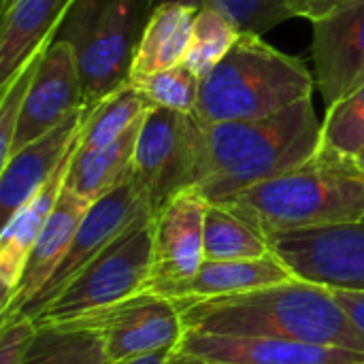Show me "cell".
Instances as JSON below:
<instances>
[{"label":"cell","instance_id":"cell-35","mask_svg":"<svg viewBox=\"0 0 364 364\" xmlns=\"http://www.w3.org/2000/svg\"><path fill=\"white\" fill-rule=\"evenodd\" d=\"M171 364H209V363H200V360H194V358H188V356H183V354L175 352L173 363Z\"/></svg>","mask_w":364,"mask_h":364},{"label":"cell","instance_id":"cell-17","mask_svg":"<svg viewBox=\"0 0 364 364\" xmlns=\"http://www.w3.org/2000/svg\"><path fill=\"white\" fill-rule=\"evenodd\" d=\"M75 0H4L0 23V87L51 45Z\"/></svg>","mask_w":364,"mask_h":364},{"label":"cell","instance_id":"cell-4","mask_svg":"<svg viewBox=\"0 0 364 364\" xmlns=\"http://www.w3.org/2000/svg\"><path fill=\"white\" fill-rule=\"evenodd\" d=\"M316 77L303 60L241 32L224 60L200 79L194 117L203 126L260 119L311 98Z\"/></svg>","mask_w":364,"mask_h":364},{"label":"cell","instance_id":"cell-5","mask_svg":"<svg viewBox=\"0 0 364 364\" xmlns=\"http://www.w3.org/2000/svg\"><path fill=\"white\" fill-rule=\"evenodd\" d=\"M151 11V0L73 2L58 32L77 53L85 109L130 83L134 51Z\"/></svg>","mask_w":364,"mask_h":364},{"label":"cell","instance_id":"cell-18","mask_svg":"<svg viewBox=\"0 0 364 364\" xmlns=\"http://www.w3.org/2000/svg\"><path fill=\"white\" fill-rule=\"evenodd\" d=\"M79 141V139H77ZM77 145V143H75ZM75 149V147H73ZM70 154L66 156V160L55 168V173L45 181V186L2 226V237H0V286H2V307L9 303L21 271L26 267V260L43 230V226L47 224L62 190H64V181L68 175V166H70Z\"/></svg>","mask_w":364,"mask_h":364},{"label":"cell","instance_id":"cell-25","mask_svg":"<svg viewBox=\"0 0 364 364\" xmlns=\"http://www.w3.org/2000/svg\"><path fill=\"white\" fill-rule=\"evenodd\" d=\"M239 34L241 30L215 6H200L194 19L192 38L183 66L190 68L198 79L207 77L232 49Z\"/></svg>","mask_w":364,"mask_h":364},{"label":"cell","instance_id":"cell-11","mask_svg":"<svg viewBox=\"0 0 364 364\" xmlns=\"http://www.w3.org/2000/svg\"><path fill=\"white\" fill-rule=\"evenodd\" d=\"M209 200L188 188L154 215V252L147 290L179 301L205 262V215Z\"/></svg>","mask_w":364,"mask_h":364},{"label":"cell","instance_id":"cell-1","mask_svg":"<svg viewBox=\"0 0 364 364\" xmlns=\"http://www.w3.org/2000/svg\"><path fill=\"white\" fill-rule=\"evenodd\" d=\"M175 303L186 331L275 337L364 352V333L350 320L333 290L299 277L252 292Z\"/></svg>","mask_w":364,"mask_h":364},{"label":"cell","instance_id":"cell-31","mask_svg":"<svg viewBox=\"0 0 364 364\" xmlns=\"http://www.w3.org/2000/svg\"><path fill=\"white\" fill-rule=\"evenodd\" d=\"M339 305L348 311L350 320L364 333V292L360 290H333Z\"/></svg>","mask_w":364,"mask_h":364},{"label":"cell","instance_id":"cell-22","mask_svg":"<svg viewBox=\"0 0 364 364\" xmlns=\"http://www.w3.org/2000/svg\"><path fill=\"white\" fill-rule=\"evenodd\" d=\"M36 326V337L21 364H111L96 333L75 322Z\"/></svg>","mask_w":364,"mask_h":364},{"label":"cell","instance_id":"cell-13","mask_svg":"<svg viewBox=\"0 0 364 364\" xmlns=\"http://www.w3.org/2000/svg\"><path fill=\"white\" fill-rule=\"evenodd\" d=\"M83 107L85 98L77 53L68 41L55 38L47 47L28 90L11 154L41 139Z\"/></svg>","mask_w":364,"mask_h":364},{"label":"cell","instance_id":"cell-20","mask_svg":"<svg viewBox=\"0 0 364 364\" xmlns=\"http://www.w3.org/2000/svg\"><path fill=\"white\" fill-rule=\"evenodd\" d=\"M143 117L128 132H124L117 141L105 147L83 149L79 147V141H77L73 156H70V166H68L64 186L77 196L94 203L100 196L115 190L122 181H126L132 175L134 149H136V139H139Z\"/></svg>","mask_w":364,"mask_h":364},{"label":"cell","instance_id":"cell-10","mask_svg":"<svg viewBox=\"0 0 364 364\" xmlns=\"http://www.w3.org/2000/svg\"><path fill=\"white\" fill-rule=\"evenodd\" d=\"M151 213L147 207V198L134 177V173L122 181L115 190L94 200L83 215L75 239L58 264V269L51 273L47 284L41 288V292L17 314L36 320L41 311L105 250L109 247L119 235H124L141 215Z\"/></svg>","mask_w":364,"mask_h":364},{"label":"cell","instance_id":"cell-12","mask_svg":"<svg viewBox=\"0 0 364 364\" xmlns=\"http://www.w3.org/2000/svg\"><path fill=\"white\" fill-rule=\"evenodd\" d=\"M311 26L314 77L331 107L364 85V0L343 2Z\"/></svg>","mask_w":364,"mask_h":364},{"label":"cell","instance_id":"cell-34","mask_svg":"<svg viewBox=\"0 0 364 364\" xmlns=\"http://www.w3.org/2000/svg\"><path fill=\"white\" fill-rule=\"evenodd\" d=\"M164 2H183V4L196 6V9H200V6L209 4V0H151V4H154V6H158V4H164Z\"/></svg>","mask_w":364,"mask_h":364},{"label":"cell","instance_id":"cell-27","mask_svg":"<svg viewBox=\"0 0 364 364\" xmlns=\"http://www.w3.org/2000/svg\"><path fill=\"white\" fill-rule=\"evenodd\" d=\"M154 107L179 111V113H194L198 94H200V79L186 68L183 64L166 70H158L147 77H136L130 81Z\"/></svg>","mask_w":364,"mask_h":364},{"label":"cell","instance_id":"cell-8","mask_svg":"<svg viewBox=\"0 0 364 364\" xmlns=\"http://www.w3.org/2000/svg\"><path fill=\"white\" fill-rule=\"evenodd\" d=\"M269 247L294 277L331 290L364 292V218L358 222L269 235Z\"/></svg>","mask_w":364,"mask_h":364},{"label":"cell","instance_id":"cell-3","mask_svg":"<svg viewBox=\"0 0 364 364\" xmlns=\"http://www.w3.org/2000/svg\"><path fill=\"white\" fill-rule=\"evenodd\" d=\"M264 237L364 218V175L354 162L316 154L309 162L220 203Z\"/></svg>","mask_w":364,"mask_h":364},{"label":"cell","instance_id":"cell-33","mask_svg":"<svg viewBox=\"0 0 364 364\" xmlns=\"http://www.w3.org/2000/svg\"><path fill=\"white\" fill-rule=\"evenodd\" d=\"M177 350H160V352H149V354H143V356H134L130 360H124V363L117 364H171L173 363V356H175Z\"/></svg>","mask_w":364,"mask_h":364},{"label":"cell","instance_id":"cell-26","mask_svg":"<svg viewBox=\"0 0 364 364\" xmlns=\"http://www.w3.org/2000/svg\"><path fill=\"white\" fill-rule=\"evenodd\" d=\"M364 149V85L328 107L318 154L354 162Z\"/></svg>","mask_w":364,"mask_h":364},{"label":"cell","instance_id":"cell-24","mask_svg":"<svg viewBox=\"0 0 364 364\" xmlns=\"http://www.w3.org/2000/svg\"><path fill=\"white\" fill-rule=\"evenodd\" d=\"M151 107L154 105L132 83L115 90L94 109H87L85 122L79 132V147L98 149L117 141Z\"/></svg>","mask_w":364,"mask_h":364},{"label":"cell","instance_id":"cell-6","mask_svg":"<svg viewBox=\"0 0 364 364\" xmlns=\"http://www.w3.org/2000/svg\"><path fill=\"white\" fill-rule=\"evenodd\" d=\"M154 215H141L124 235L105 247L34 320L64 324L145 292L151 275Z\"/></svg>","mask_w":364,"mask_h":364},{"label":"cell","instance_id":"cell-21","mask_svg":"<svg viewBox=\"0 0 364 364\" xmlns=\"http://www.w3.org/2000/svg\"><path fill=\"white\" fill-rule=\"evenodd\" d=\"M290 279H294V273L273 252L247 260H205L179 301L252 292Z\"/></svg>","mask_w":364,"mask_h":364},{"label":"cell","instance_id":"cell-36","mask_svg":"<svg viewBox=\"0 0 364 364\" xmlns=\"http://www.w3.org/2000/svg\"><path fill=\"white\" fill-rule=\"evenodd\" d=\"M354 164H356V168H358V171L364 175V149L358 154V156H356V158H354Z\"/></svg>","mask_w":364,"mask_h":364},{"label":"cell","instance_id":"cell-32","mask_svg":"<svg viewBox=\"0 0 364 364\" xmlns=\"http://www.w3.org/2000/svg\"><path fill=\"white\" fill-rule=\"evenodd\" d=\"M343 2H350V0H299V17L314 21Z\"/></svg>","mask_w":364,"mask_h":364},{"label":"cell","instance_id":"cell-14","mask_svg":"<svg viewBox=\"0 0 364 364\" xmlns=\"http://www.w3.org/2000/svg\"><path fill=\"white\" fill-rule=\"evenodd\" d=\"M179 354L209 364H364V352L275 337L186 331Z\"/></svg>","mask_w":364,"mask_h":364},{"label":"cell","instance_id":"cell-2","mask_svg":"<svg viewBox=\"0 0 364 364\" xmlns=\"http://www.w3.org/2000/svg\"><path fill=\"white\" fill-rule=\"evenodd\" d=\"M320 134L311 98L269 117L205 126L207 164L196 190L209 203H224L309 162L318 154Z\"/></svg>","mask_w":364,"mask_h":364},{"label":"cell","instance_id":"cell-28","mask_svg":"<svg viewBox=\"0 0 364 364\" xmlns=\"http://www.w3.org/2000/svg\"><path fill=\"white\" fill-rule=\"evenodd\" d=\"M241 32L264 34L271 28L299 17V0H209Z\"/></svg>","mask_w":364,"mask_h":364},{"label":"cell","instance_id":"cell-16","mask_svg":"<svg viewBox=\"0 0 364 364\" xmlns=\"http://www.w3.org/2000/svg\"><path fill=\"white\" fill-rule=\"evenodd\" d=\"M90 205H92L90 200L77 196L75 192H70L64 186L47 224L43 226V230L26 260V267L21 271V277H19L9 303L0 309L2 318L17 316L41 292V288L47 284L51 273L58 269V264L66 256V252L75 239V232H77L83 215L87 213Z\"/></svg>","mask_w":364,"mask_h":364},{"label":"cell","instance_id":"cell-7","mask_svg":"<svg viewBox=\"0 0 364 364\" xmlns=\"http://www.w3.org/2000/svg\"><path fill=\"white\" fill-rule=\"evenodd\" d=\"M207 136L194 113L151 107L139 130L132 173L156 215L175 194L196 188L205 175Z\"/></svg>","mask_w":364,"mask_h":364},{"label":"cell","instance_id":"cell-23","mask_svg":"<svg viewBox=\"0 0 364 364\" xmlns=\"http://www.w3.org/2000/svg\"><path fill=\"white\" fill-rule=\"evenodd\" d=\"M271 252L269 239L247 220L220 203L205 215V260H247Z\"/></svg>","mask_w":364,"mask_h":364},{"label":"cell","instance_id":"cell-19","mask_svg":"<svg viewBox=\"0 0 364 364\" xmlns=\"http://www.w3.org/2000/svg\"><path fill=\"white\" fill-rule=\"evenodd\" d=\"M196 13V6L183 2H164L154 6L134 51L130 81L183 64Z\"/></svg>","mask_w":364,"mask_h":364},{"label":"cell","instance_id":"cell-29","mask_svg":"<svg viewBox=\"0 0 364 364\" xmlns=\"http://www.w3.org/2000/svg\"><path fill=\"white\" fill-rule=\"evenodd\" d=\"M49 47V45H47ZM45 49H41L32 60H28L19 73L0 87V164L9 160L11 149H13V141H15V132H17V124H19V115L28 96V90L36 77L38 64L45 55Z\"/></svg>","mask_w":364,"mask_h":364},{"label":"cell","instance_id":"cell-15","mask_svg":"<svg viewBox=\"0 0 364 364\" xmlns=\"http://www.w3.org/2000/svg\"><path fill=\"white\" fill-rule=\"evenodd\" d=\"M87 109H79L68 115L60 126L43 134L41 139L13 151L6 162L0 164V220L2 226L45 186L55 168L66 160L75 147Z\"/></svg>","mask_w":364,"mask_h":364},{"label":"cell","instance_id":"cell-30","mask_svg":"<svg viewBox=\"0 0 364 364\" xmlns=\"http://www.w3.org/2000/svg\"><path fill=\"white\" fill-rule=\"evenodd\" d=\"M36 322L26 316L2 318L0 328V364H21L36 337Z\"/></svg>","mask_w":364,"mask_h":364},{"label":"cell","instance_id":"cell-9","mask_svg":"<svg viewBox=\"0 0 364 364\" xmlns=\"http://www.w3.org/2000/svg\"><path fill=\"white\" fill-rule=\"evenodd\" d=\"M75 324L102 339L111 364L149 352L177 350L186 335L177 303L151 290L83 316Z\"/></svg>","mask_w":364,"mask_h":364}]
</instances>
